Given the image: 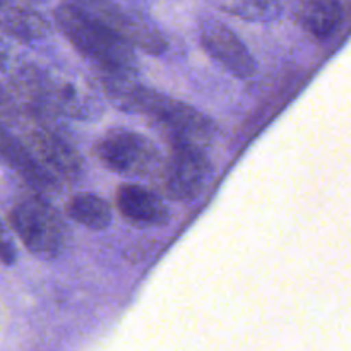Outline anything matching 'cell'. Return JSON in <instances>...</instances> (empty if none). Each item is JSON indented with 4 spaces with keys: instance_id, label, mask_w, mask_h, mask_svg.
<instances>
[{
    "instance_id": "cell-1",
    "label": "cell",
    "mask_w": 351,
    "mask_h": 351,
    "mask_svg": "<svg viewBox=\"0 0 351 351\" xmlns=\"http://www.w3.org/2000/svg\"><path fill=\"white\" fill-rule=\"evenodd\" d=\"M106 98L119 110L143 115L160 130L168 144H195L208 147L218 127L194 106L139 84L136 77L98 75Z\"/></svg>"
},
{
    "instance_id": "cell-17",
    "label": "cell",
    "mask_w": 351,
    "mask_h": 351,
    "mask_svg": "<svg viewBox=\"0 0 351 351\" xmlns=\"http://www.w3.org/2000/svg\"><path fill=\"white\" fill-rule=\"evenodd\" d=\"M5 60H7V55H5V51H3V48L0 47V69L5 65Z\"/></svg>"
},
{
    "instance_id": "cell-15",
    "label": "cell",
    "mask_w": 351,
    "mask_h": 351,
    "mask_svg": "<svg viewBox=\"0 0 351 351\" xmlns=\"http://www.w3.org/2000/svg\"><path fill=\"white\" fill-rule=\"evenodd\" d=\"M225 10L242 19L269 23L278 19L281 14V5L278 0H228Z\"/></svg>"
},
{
    "instance_id": "cell-11",
    "label": "cell",
    "mask_w": 351,
    "mask_h": 351,
    "mask_svg": "<svg viewBox=\"0 0 351 351\" xmlns=\"http://www.w3.org/2000/svg\"><path fill=\"white\" fill-rule=\"evenodd\" d=\"M0 160L5 161L40 194L53 192L60 187V182L34 158L29 147L10 136L3 127H0Z\"/></svg>"
},
{
    "instance_id": "cell-9",
    "label": "cell",
    "mask_w": 351,
    "mask_h": 351,
    "mask_svg": "<svg viewBox=\"0 0 351 351\" xmlns=\"http://www.w3.org/2000/svg\"><path fill=\"white\" fill-rule=\"evenodd\" d=\"M199 41L206 53L218 62L237 79H250L257 72V62L247 45L232 27L218 19H202L199 23Z\"/></svg>"
},
{
    "instance_id": "cell-7",
    "label": "cell",
    "mask_w": 351,
    "mask_h": 351,
    "mask_svg": "<svg viewBox=\"0 0 351 351\" xmlns=\"http://www.w3.org/2000/svg\"><path fill=\"white\" fill-rule=\"evenodd\" d=\"M112 27L125 38L134 48L149 55H161L167 51L168 41L163 31L136 7H129L117 0H65Z\"/></svg>"
},
{
    "instance_id": "cell-6",
    "label": "cell",
    "mask_w": 351,
    "mask_h": 351,
    "mask_svg": "<svg viewBox=\"0 0 351 351\" xmlns=\"http://www.w3.org/2000/svg\"><path fill=\"white\" fill-rule=\"evenodd\" d=\"M160 184L171 201L191 202L204 192L215 175L206 147L170 144V154L160 168Z\"/></svg>"
},
{
    "instance_id": "cell-5",
    "label": "cell",
    "mask_w": 351,
    "mask_h": 351,
    "mask_svg": "<svg viewBox=\"0 0 351 351\" xmlns=\"http://www.w3.org/2000/svg\"><path fill=\"white\" fill-rule=\"evenodd\" d=\"M95 154L103 167L132 178L153 177L163 165L161 151L149 137L127 129L108 130L99 137Z\"/></svg>"
},
{
    "instance_id": "cell-2",
    "label": "cell",
    "mask_w": 351,
    "mask_h": 351,
    "mask_svg": "<svg viewBox=\"0 0 351 351\" xmlns=\"http://www.w3.org/2000/svg\"><path fill=\"white\" fill-rule=\"evenodd\" d=\"M12 81L33 119L96 120L103 112L96 86L81 72L26 64L17 69Z\"/></svg>"
},
{
    "instance_id": "cell-14",
    "label": "cell",
    "mask_w": 351,
    "mask_h": 351,
    "mask_svg": "<svg viewBox=\"0 0 351 351\" xmlns=\"http://www.w3.org/2000/svg\"><path fill=\"white\" fill-rule=\"evenodd\" d=\"M67 215L75 223L93 232H101L112 225V208L105 199L93 192H81L71 197Z\"/></svg>"
},
{
    "instance_id": "cell-12",
    "label": "cell",
    "mask_w": 351,
    "mask_h": 351,
    "mask_svg": "<svg viewBox=\"0 0 351 351\" xmlns=\"http://www.w3.org/2000/svg\"><path fill=\"white\" fill-rule=\"evenodd\" d=\"M290 9L302 29L315 40H328L341 26L338 0H290Z\"/></svg>"
},
{
    "instance_id": "cell-8",
    "label": "cell",
    "mask_w": 351,
    "mask_h": 351,
    "mask_svg": "<svg viewBox=\"0 0 351 351\" xmlns=\"http://www.w3.org/2000/svg\"><path fill=\"white\" fill-rule=\"evenodd\" d=\"M26 129V146L38 161L62 184L77 182L84 173V160L81 153L57 130L55 123L33 119Z\"/></svg>"
},
{
    "instance_id": "cell-4",
    "label": "cell",
    "mask_w": 351,
    "mask_h": 351,
    "mask_svg": "<svg viewBox=\"0 0 351 351\" xmlns=\"http://www.w3.org/2000/svg\"><path fill=\"white\" fill-rule=\"evenodd\" d=\"M9 225L33 256L57 259L67 249L71 230L60 213L40 194L24 195L9 211Z\"/></svg>"
},
{
    "instance_id": "cell-10",
    "label": "cell",
    "mask_w": 351,
    "mask_h": 351,
    "mask_svg": "<svg viewBox=\"0 0 351 351\" xmlns=\"http://www.w3.org/2000/svg\"><path fill=\"white\" fill-rule=\"evenodd\" d=\"M117 209L130 225L165 226L170 221V209L158 192L139 184L120 185L115 195Z\"/></svg>"
},
{
    "instance_id": "cell-13",
    "label": "cell",
    "mask_w": 351,
    "mask_h": 351,
    "mask_svg": "<svg viewBox=\"0 0 351 351\" xmlns=\"http://www.w3.org/2000/svg\"><path fill=\"white\" fill-rule=\"evenodd\" d=\"M0 31L16 40L31 43L43 40L50 33V24L29 7L12 0H0Z\"/></svg>"
},
{
    "instance_id": "cell-16",
    "label": "cell",
    "mask_w": 351,
    "mask_h": 351,
    "mask_svg": "<svg viewBox=\"0 0 351 351\" xmlns=\"http://www.w3.org/2000/svg\"><path fill=\"white\" fill-rule=\"evenodd\" d=\"M0 263L5 264V266L16 263V247H14L12 239H10L9 232L2 223H0Z\"/></svg>"
},
{
    "instance_id": "cell-3",
    "label": "cell",
    "mask_w": 351,
    "mask_h": 351,
    "mask_svg": "<svg viewBox=\"0 0 351 351\" xmlns=\"http://www.w3.org/2000/svg\"><path fill=\"white\" fill-rule=\"evenodd\" d=\"M53 19L65 40L96 69V74L136 77L139 71L136 48L98 17L65 2L55 9Z\"/></svg>"
}]
</instances>
